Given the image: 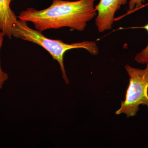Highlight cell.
I'll return each mask as SVG.
<instances>
[{"label": "cell", "instance_id": "6da1fadb", "mask_svg": "<svg viewBox=\"0 0 148 148\" xmlns=\"http://www.w3.org/2000/svg\"><path fill=\"white\" fill-rule=\"evenodd\" d=\"M94 2L95 0H53L51 5L45 9L29 8L17 17L21 21L32 22L36 29L42 32L63 27L82 32L97 15Z\"/></svg>", "mask_w": 148, "mask_h": 148}, {"label": "cell", "instance_id": "7a4b0ae2", "mask_svg": "<svg viewBox=\"0 0 148 148\" xmlns=\"http://www.w3.org/2000/svg\"><path fill=\"white\" fill-rule=\"evenodd\" d=\"M12 35L16 38L40 45L47 51L53 60H56L60 65L62 76L67 84L69 83V81L64 63V55L66 51L75 49H84L92 55H97L99 52V49L95 42L86 41L69 44L61 40L51 39L44 36L42 32L29 27L26 21L20 20L14 24Z\"/></svg>", "mask_w": 148, "mask_h": 148}, {"label": "cell", "instance_id": "3957f363", "mask_svg": "<svg viewBox=\"0 0 148 148\" xmlns=\"http://www.w3.org/2000/svg\"><path fill=\"white\" fill-rule=\"evenodd\" d=\"M125 69L129 76V84L125 99L121 101L120 108L116 115L126 114V117L135 116L141 105L148 108V64L145 69H141L126 65Z\"/></svg>", "mask_w": 148, "mask_h": 148}, {"label": "cell", "instance_id": "277c9868", "mask_svg": "<svg viewBox=\"0 0 148 148\" xmlns=\"http://www.w3.org/2000/svg\"><path fill=\"white\" fill-rule=\"evenodd\" d=\"M127 0H100L95 6L97 12L95 25L98 32L103 33L111 30L114 21L116 12L121 6L126 4Z\"/></svg>", "mask_w": 148, "mask_h": 148}, {"label": "cell", "instance_id": "5b68a950", "mask_svg": "<svg viewBox=\"0 0 148 148\" xmlns=\"http://www.w3.org/2000/svg\"><path fill=\"white\" fill-rule=\"evenodd\" d=\"M12 0H0V31L4 36H7L9 39L12 36L14 24L18 20L17 16L10 8Z\"/></svg>", "mask_w": 148, "mask_h": 148}, {"label": "cell", "instance_id": "8992f818", "mask_svg": "<svg viewBox=\"0 0 148 148\" xmlns=\"http://www.w3.org/2000/svg\"><path fill=\"white\" fill-rule=\"evenodd\" d=\"M134 29H145L148 33V23L143 27H134ZM135 61L142 64H148V44L145 49L141 51L140 52L136 54L135 57Z\"/></svg>", "mask_w": 148, "mask_h": 148}, {"label": "cell", "instance_id": "52a82bcc", "mask_svg": "<svg viewBox=\"0 0 148 148\" xmlns=\"http://www.w3.org/2000/svg\"><path fill=\"white\" fill-rule=\"evenodd\" d=\"M3 33L0 31V50L1 47L3 45ZM8 78V74L3 71L1 68V59H0V89L2 88L4 84L5 83L7 80Z\"/></svg>", "mask_w": 148, "mask_h": 148}, {"label": "cell", "instance_id": "ba28073f", "mask_svg": "<svg viewBox=\"0 0 148 148\" xmlns=\"http://www.w3.org/2000/svg\"><path fill=\"white\" fill-rule=\"evenodd\" d=\"M144 2V0H130L128 4L129 13L140 9Z\"/></svg>", "mask_w": 148, "mask_h": 148}, {"label": "cell", "instance_id": "9c48e42d", "mask_svg": "<svg viewBox=\"0 0 148 148\" xmlns=\"http://www.w3.org/2000/svg\"><path fill=\"white\" fill-rule=\"evenodd\" d=\"M147 5H148V3L147 4L145 5H143V6H142V7H141V9L145 7V6H147Z\"/></svg>", "mask_w": 148, "mask_h": 148}]
</instances>
